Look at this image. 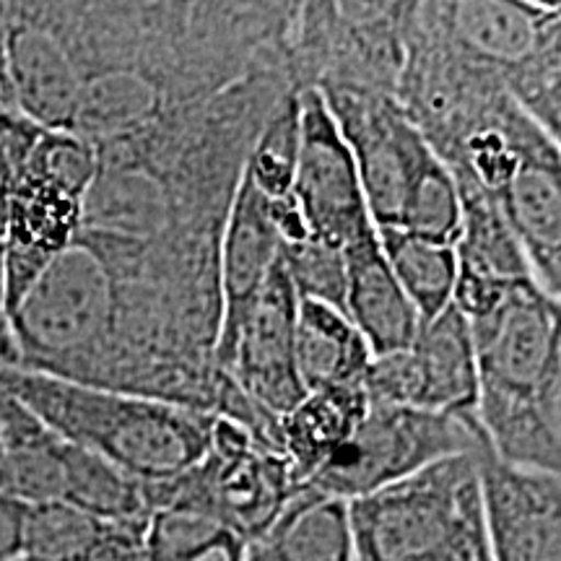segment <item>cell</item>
Here are the masks:
<instances>
[{"label": "cell", "mask_w": 561, "mask_h": 561, "mask_svg": "<svg viewBox=\"0 0 561 561\" xmlns=\"http://www.w3.org/2000/svg\"><path fill=\"white\" fill-rule=\"evenodd\" d=\"M144 491L149 512L198 510L257 543L297 486L278 453L257 445L244 426L216 416L203 460L174 479L144 483Z\"/></svg>", "instance_id": "8"}, {"label": "cell", "mask_w": 561, "mask_h": 561, "mask_svg": "<svg viewBox=\"0 0 561 561\" xmlns=\"http://www.w3.org/2000/svg\"><path fill=\"white\" fill-rule=\"evenodd\" d=\"M11 561H34V559H30V557H16V559H11Z\"/></svg>", "instance_id": "35"}, {"label": "cell", "mask_w": 561, "mask_h": 561, "mask_svg": "<svg viewBox=\"0 0 561 561\" xmlns=\"http://www.w3.org/2000/svg\"><path fill=\"white\" fill-rule=\"evenodd\" d=\"M68 442L0 385V494L21 504L60 502Z\"/></svg>", "instance_id": "19"}, {"label": "cell", "mask_w": 561, "mask_h": 561, "mask_svg": "<svg viewBox=\"0 0 561 561\" xmlns=\"http://www.w3.org/2000/svg\"><path fill=\"white\" fill-rule=\"evenodd\" d=\"M561 301L520 280L468 320L479 371V421L500 462L561 476Z\"/></svg>", "instance_id": "2"}, {"label": "cell", "mask_w": 561, "mask_h": 561, "mask_svg": "<svg viewBox=\"0 0 561 561\" xmlns=\"http://www.w3.org/2000/svg\"><path fill=\"white\" fill-rule=\"evenodd\" d=\"M0 110H13L9 83V3H0Z\"/></svg>", "instance_id": "33"}, {"label": "cell", "mask_w": 561, "mask_h": 561, "mask_svg": "<svg viewBox=\"0 0 561 561\" xmlns=\"http://www.w3.org/2000/svg\"><path fill=\"white\" fill-rule=\"evenodd\" d=\"M255 549L263 561H356L348 502L299 486Z\"/></svg>", "instance_id": "21"}, {"label": "cell", "mask_w": 561, "mask_h": 561, "mask_svg": "<svg viewBox=\"0 0 561 561\" xmlns=\"http://www.w3.org/2000/svg\"><path fill=\"white\" fill-rule=\"evenodd\" d=\"M403 3H299L286 66L294 89H346L396 100Z\"/></svg>", "instance_id": "7"}, {"label": "cell", "mask_w": 561, "mask_h": 561, "mask_svg": "<svg viewBox=\"0 0 561 561\" xmlns=\"http://www.w3.org/2000/svg\"><path fill=\"white\" fill-rule=\"evenodd\" d=\"M483 450L489 445L476 416L369 405L354 437L305 486L351 502L409 479L432 462Z\"/></svg>", "instance_id": "9"}, {"label": "cell", "mask_w": 561, "mask_h": 561, "mask_svg": "<svg viewBox=\"0 0 561 561\" xmlns=\"http://www.w3.org/2000/svg\"><path fill=\"white\" fill-rule=\"evenodd\" d=\"M0 385L58 437L144 483L174 479L208 453L216 421L210 413L16 367H0Z\"/></svg>", "instance_id": "3"}, {"label": "cell", "mask_w": 561, "mask_h": 561, "mask_svg": "<svg viewBox=\"0 0 561 561\" xmlns=\"http://www.w3.org/2000/svg\"><path fill=\"white\" fill-rule=\"evenodd\" d=\"M299 3H42L81 81L70 133L133 136L250 76L286 70ZM294 87V83H291Z\"/></svg>", "instance_id": "1"}, {"label": "cell", "mask_w": 561, "mask_h": 561, "mask_svg": "<svg viewBox=\"0 0 561 561\" xmlns=\"http://www.w3.org/2000/svg\"><path fill=\"white\" fill-rule=\"evenodd\" d=\"M280 252V237L271 219V201L242 172L231 198L219 252L221 325L216 341V364L229 371L234 359L237 335L255 305L271 265Z\"/></svg>", "instance_id": "14"}, {"label": "cell", "mask_w": 561, "mask_h": 561, "mask_svg": "<svg viewBox=\"0 0 561 561\" xmlns=\"http://www.w3.org/2000/svg\"><path fill=\"white\" fill-rule=\"evenodd\" d=\"M297 305V289L278 252L255 305L242 322L229 367L231 380L240 385L244 396L276 421L297 409L307 396L294 356Z\"/></svg>", "instance_id": "11"}, {"label": "cell", "mask_w": 561, "mask_h": 561, "mask_svg": "<svg viewBox=\"0 0 561 561\" xmlns=\"http://www.w3.org/2000/svg\"><path fill=\"white\" fill-rule=\"evenodd\" d=\"M424 13L462 58L496 76L512 102L561 144L559 5L530 0H430Z\"/></svg>", "instance_id": "6"}, {"label": "cell", "mask_w": 561, "mask_h": 561, "mask_svg": "<svg viewBox=\"0 0 561 561\" xmlns=\"http://www.w3.org/2000/svg\"><path fill=\"white\" fill-rule=\"evenodd\" d=\"M419 377V409L476 416L479 371L471 328L453 305L421 322L409 346Z\"/></svg>", "instance_id": "18"}, {"label": "cell", "mask_w": 561, "mask_h": 561, "mask_svg": "<svg viewBox=\"0 0 561 561\" xmlns=\"http://www.w3.org/2000/svg\"><path fill=\"white\" fill-rule=\"evenodd\" d=\"M343 265H346L343 312L367 341L371 356L409 348L421 328V318L392 276L375 227L343 248Z\"/></svg>", "instance_id": "17"}, {"label": "cell", "mask_w": 561, "mask_h": 561, "mask_svg": "<svg viewBox=\"0 0 561 561\" xmlns=\"http://www.w3.org/2000/svg\"><path fill=\"white\" fill-rule=\"evenodd\" d=\"M377 240L392 276L411 299L421 322L437 318L450 307L455 280H458L455 244L426 240L398 229H377Z\"/></svg>", "instance_id": "24"}, {"label": "cell", "mask_w": 561, "mask_h": 561, "mask_svg": "<svg viewBox=\"0 0 561 561\" xmlns=\"http://www.w3.org/2000/svg\"><path fill=\"white\" fill-rule=\"evenodd\" d=\"M107 523L66 502H42L24 507L21 557L34 561H73L100 536Z\"/></svg>", "instance_id": "27"}, {"label": "cell", "mask_w": 561, "mask_h": 561, "mask_svg": "<svg viewBox=\"0 0 561 561\" xmlns=\"http://www.w3.org/2000/svg\"><path fill=\"white\" fill-rule=\"evenodd\" d=\"M144 546L149 561H250L252 543L198 510H153Z\"/></svg>", "instance_id": "25"}, {"label": "cell", "mask_w": 561, "mask_h": 561, "mask_svg": "<svg viewBox=\"0 0 561 561\" xmlns=\"http://www.w3.org/2000/svg\"><path fill=\"white\" fill-rule=\"evenodd\" d=\"M299 89H286L265 117L252 144L244 174L268 201H280L291 193L299 157Z\"/></svg>", "instance_id": "26"}, {"label": "cell", "mask_w": 561, "mask_h": 561, "mask_svg": "<svg viewBox=\"0 0 561 561\" xmlns=\"http://www.w3.org/2000/svg\"><path fill=\"white\" fill-rule=\"evenodd\" d=\"M250 561H263V557H261V551L255 549V543H252V549H250Z\"/></svg>", "instance_id": "34"}, {"label": "cell", "mask_w": 561, "mask_h": 561, "mask_svg": "<svg viewBox=\"0 0 561 561\" xmlns=\"http://www.w3.org/2000/svg\"><path fill=\"white\" fill-rule=\"evenodd\" d=\"M483 520L491 561H561V476L481 453Z\"/></svg>", "instance_id": "12"}, {"label": "cell", "mask_w": 561, "mask_h": 561, "mask_svg": "<svg viewBox=\"0 0 561 561\" xmlns=\"http://www.w3.org/2000/svg\"><path fill=\"white\" fill-rule=\"evenodd\" d=\"M348 512L356 561H491L481 453L432 462Z\"/></svg>", "instance_id": "5"}, {"label": "cell", "mask_w": 561, "mask_h": 561, "mask_svg": "<svg viewBox=\"0 0 561 561\" xmlns=\"http://www.w3.org/2000/svg\"><path fill=\"white\" fill-rule=\"evenodd\" d=\"M0 367H16V343H13L9 299H5L3 242H0Z\"/></svg>", "instance_id": "32"}, {"label": "cell", "mask_w": 561, "mask_h": 561, "mask_svg": "<svg viewBox=\"0 0 561 561\" xmlns=\"http://www.w3.org/2000/svg\"><path fill=\"white\" fill-rule=\"evenodd\" d=\"M297 375L307 392L359 385L371 351L341 310L314 299H299L294 331Z\"/></svg>", "instance_id": "22"}, {"label": "cell", "mask_w": 561, "mask_h": 561, "mask_svg": "<svg viewBox=\"0 0 561 561\" xmlns=\"http://www.w3.org/2000/svg\"><path fill=\"white\" fill-rule=\"evenodd\" d=\"M24 507L11 496L0 494V561L21 557V528H24Z\"/></svg>", "instance_id": "31"}, {"label": "cell", "mask_w": 561, "mask_h": 561, "mask_svg": "<svg viewBox=\"0 0 561 561\" xmlns=\"http://www.w3.org/2000/svg\"><path fill=\"white\" fill-rule=\"evenodd\" d=\"M81 210L83 195L34 170L26 159L13 191L3 237L9 314L47 265L73 244L81 229Z\"/></svg>", "instance_id": "13"}, {"label": "cell", "mask_w": 561, "mask_h": 561, "mask_svg": "<svg viewBox=\"0 0 561 561\" xmlns=\"http://www.w3.org/2000/svg\"><path fill=\"white\" fill-rule=\"evenodd\" d=\"M541 289L561 301V149L541 136L520 157L500 203Z\"/></svg>", "instance_id": "16"}, {"label": "cell", "mask_w": 561, "mask_h": 561, "mask_svg": "<svg viewBox=\"0 0 561 561\" xmlns=\"http://www.w3.org/2000/svg\"><path fill=\"white\" fill-rule=\"evenodd\" d=\"M60 502L87 512L107 525L146 528L149 504H146L144 481L133 479L100 455L83 447H66V476H62Z\"/></svg>", "instance_id": "23"}, {"label": "cell", "mask_w": 561, "mask_h": 561, "mask_svg": "<svg viewBox=\"0 0 561 561\" xmlns=\"http://www.w3.org/2000/svg\"><path fill=\"white\" fill-rule=\"evenodd\" d=\"M320 94L354 157L375 229L458 242V185L398 102L346 89Z\"/></svg>", "instance_id": "4"}, {"label": "cell", "mask_w": 561, "mask_h": 561, "mask_svg": "<svg viewBox=\"0 0 561 561\" xmlns=\"http://www.w3.org/2000/svg\"><path fill=\"white\" fill-rule=\"evenodd\" d=\"M9 83L19 115L70 133L81 81L37 0L9 3Z\"/></svg>", "instance_id": "15"}, {"label": "cell", "mask_w": 561, "mask_h": 561, "mask_svg": "<svg viewBox=\"0 0 561 561\" xmlns=\"http://www.w3.org/2000/svg\"><path fill=\"white\" fill-rule=\"evenodd\" d=\"M280 255H284L286 271H289V278L299 299L322 301V305H331L343 312L346 265H343L341 250H333L307 237L301 242L280 244Z\"/></svg>", "instance_id": "28"}, {"label": "cell", "mask_w": 561, "mask_h": 561, "mask_svg": "<svg viewBox=\"0 0 561 561\" xmlns=\"http://www.w3.org/2000/svg\"><path fill=\"white\" fill-rule=\"evenodd\" d=\"M39 136V125L26 121L16 110H0V242L5 237L13 191Z\"/></svg>", "instance_id": "29"}, {"label": "cell", "mask_w": 561, "mask_h": 561, "mask_svg": "<svg viewBox=\"0 0 561 561\" xmlns=\"http://www.w3.org/2000/svg\"><path fill=\"white\" fill-rule=\"evenodd\" d=\"M369 403L359 385L307 392L297 409L278 419V455L289 466L294 486L314 473L354 437Z\"/></svg>", "instance_id": "20"}, {"label": "cell", "mask_w": 561, "mask_h": 561, "mask_svg": "<svg viewBox=\"0 0 561 561\" xmlns=\"http://www.w3.org/2000/svg\"><path fill=\"white\" fill-rule=\"evenodd\" d=\"M299 157L291 198L307 237L341 250L375 227L346 140L318 89L299 94Z\"/></svg>", "instance_id": "10"}, {"label": "cell", "mask_w": 561, "mask_h": 561, "mask_svg": "<svg viewBox=\"0 0 561 561\" xmlns=\"http://www.w3.org/2000/svg\"><path fill=\"white\" fill-rule=\"evenodd\" d=\"M144 533L146 528L104 525L100 536L73 561H149L144 546Z\"/></svg>", "instance_id": "30"}]
</instances>
